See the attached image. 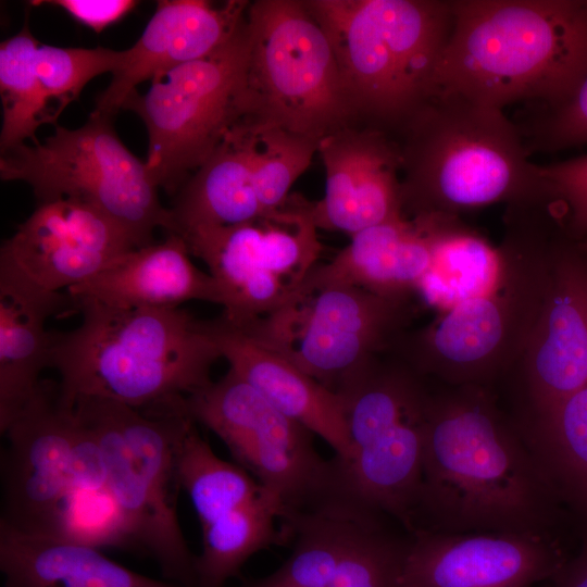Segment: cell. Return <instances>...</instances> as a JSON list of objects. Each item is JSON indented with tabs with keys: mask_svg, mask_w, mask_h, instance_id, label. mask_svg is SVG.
Instances as JSON below:
<instances>
[{
	"mask_svg": "<svg viewBox=\"0 0 587 587\" xmlns=\"http://www.w3.org/2000/svg\"><path fill=\"white\" fill-rule=\"evenodd\" d=\"M54 4L64 9L76 21L100 33L132 11L137 1L133 0H54L35 1L32 4Z\"/></svg>",
	"mask_w": 587,
	"mask_h": 587,
	"instance_id": "37",
	"label": "cell"
},
{
	"mask_svg": "<svg viewBox=\"0 0 587 587\" xmlns=\"http://www.w3.org/2000/svg\"><path fill=\"white\" fill-rule=\"evenodd\" d=\"M391 298L304 280L273 313L237 326L339 395L373 360L394 317Z\"/></svg>",
	"mask_w": 587,
	"mask_h": 587,
	"instance_id": "12",
	"label": "cell"
},
{
	"mask_svg": "<svg viewBox=\"0 0 587 587\" xmlns=\"http://www.w3.org/2000/svg\"><path fill=\"white\" fill-rule=\"evenodd\" d=\"M96 436L107 488L126 520L133 548L152 557L165 579L195 587L196 555L183 535L176 447L192 420L185 412L149 414L100 397L72 402Z\"/></svg>",
	"mask_w": 587,
	"mask_h": 587,
	"instance_id": "6",
	"label": "cell"
},
{
	"mask_svg": "<svg viewBox=\"0 0 587 587\" xmlns=\"http://www.w3.org/2000/svg\"><path fill=\"white\" fill-rule=\"evenodd\" d=\"M409 538L385 528L327 587H401Z\"/></svg>",
	"mask_w": 587,
	"mask_h": 587,
	"instance_id": "35",
	"label": "cell"
},
{
	"mask_svg": "<svg viewBox=\"0 0 587 587\" xmlns=\"http://www.w3.org/2000/svg\"><path fill=\"white\" fill-rule=\"evenodd\" d=\"M528 445L561 505L587 533V387L545 411Z\"/></svg>",
	"mask_w": 587,
	"mask_h": 587,
	"instance_id": "25",
	"label": "cell"
},
{
	"mask_svg": "<svg viewBox=\"0 0 587 587\" xmlns=\"http://www.w3.org/2000/svg\"><path fill=\"white\" fill-rule=\"evenodd\" d=\"M78 420L59 382L41 380L3 435L0 522L51 537L59 510L75 490L73 448Z\"/></svg>",
	"mask_w": 587,
	"mask_h": 587,
	"instance_id": "13",
	"label": "cell"
},
{
	"mask_svg": "<svg viewBox=\"0 0 587 587\" xmlns=\"http://www.w3.org/2000/svg\"><path fill=\"white\" fill-rule=\"evenodd\" d=\"M191 420L176 447L177 480L201 527L262 496L267 488L238 464L222 460Z\"/></svg>",
	"mask_w": 587,
	"mask_h": 587,
	"instance_id": "27",
	"label": "cell"
},
{
	"mask_svg": "<svg viewBox=\"0 0 587 587\" xmlns=\"http://www.w3.org/2000/svg\"><path fill=\"white\" fill-rule=\"evenodd\" d=\"M51 537L100 550L134 549L124 514L107 487L73 490L59 510Z\"/></svg>",
	"mask_w": 587,
	"mask_h": 587,
	"instance_id": "31",
	"label": "cell"
},
{
	"mask_svg": "<svg viewBox=\"0 0 587 587\" xmlns=\"http://www.w3.org/2000/svg\"><path fill=\"white\" fill-rule=\"evenodd\" d=\"M247 29L248 117L316 141L359 123L329 39L307 1L250 2Z\"/></svg>",
	"mask_w": 587,
	"mask_h": 587,
	"instance_id": "7",
	"label": "cell"
},
{
	"mask_svg": "<svg viewBox=\"0 0 587 587\" xmlns=\"http://www.w3.org/2000/svg\"><path fill=\"white\" fill-rule=\"evenodd\" d=\"M313 201L289 195L248 222L187 230L179 236L214 279L222 317L245 326L276 311L319 264L323 246Z\"/></svg>",
	"mask_w": 587,
	"mask_h": 587,
	"instance_id": "10",
	"label": "cell"
},
{
	"mask_svg": "<svg viewBox=\"0 0 587 587\" xmlns=\"http://www.w3.org/2000/svg\"><path fill=\"white\" fill-rule=\"evenodd\" d=\"M185 411L217 435L238 465L276 494L289 513L335 490V464L323 459L314 434L273 405L228 369L185 399Z\"/></svg>",
	"mask_w": 587,
	"mask_h": 587,
	"instance_id": "11",
	"label": "cell"
},
{
	"mask_svg": "<svg viewBox=\"0 0 587 587\" xmlns=\"http://www.w3.org/2000/svg\"><path fill=\"white\" fill-rule=\"evenodd\" d=\"M502 330V319L496 304L485 297H477L452 308L435 328L432 344L448 361L472 363L497 346Z\"/></svg>",
	"mask_w": 587,
	"mask_h": 587,
	"instance_id": "33",
	"label": "cell"
},
{
	"mask_svg": "<svg viewBox=\"0 0 587 587\" xmlns=\"http://www.w3.org/2000/svg\"><path fill=\"white\" fill-rule=\"evenodd\" d=\"M39 43L26 21L16 35L0 45L1 153L27 140L37 142V129L43 124L55 123L60 115L36 72L35 57Z\"/></svg>",
	"mask_w": 587,
	"mask_h": 587,
	"instance_id": "29",
	"label": "cell"
},
{
	"mask_svg": "<svg viewBox=\"0 0 587 587\" xmlns=\"http://www.w3.org/2000/svg\"><path fill=\"white\" fill-rule=\"evenodd\" d=\"M248 50L246 16L217 50L158 75L145 93L135 90L126 98L122 109L136 113L146 125L145 163L159 189L175 196L248 117Z\"/></svg>",
	"mask_w": 587,
	"mask_h": 587,
	"instance_id": "9",
	"label": "cell"
},
{
	"mask_svg": "<svg viewBox=\"0 0 587 587\" xmlns=\"http://www.w3.org/2000/svg\"><path fill=\"white\" fill-rule=\"evenodd\" d=\"M325 193L313 201L317 228L354 234L401 217L399 143L385 130L355 123L319 141Z\"/></svg>",
	"mask_w": 587,
	"mask_h": 587,
	"instance_id": "16",
	"label": "cell"
},
{
	"mask_svg": "<svg viewBox=\"0 0 587 587\" xmlns=\"http://www.w3.org/2000/svg\"><path fill=\"white\" fill-rule=\"evenodd\" d=\"M401 587H530L567 557L551 536L516 533L409 534Z\"/></svg>",
	"mask_w": 587,
	"mask_h": 587,
	"instance_id": "15",
	"label": "cell"
},
{
	"mask_svg": "<svg viewBox=\"0 0 587 587\" xmlns=\"http://www.w3.org/2000/svg\"><path fill=\"white\" fill-rule=\"evenodd\" d=\"M130 237L95 207L74 199L38 203L29 217L3 241L0 266L39 289L65 291L126 252Z\"/></svg>",
	"mask_w": 587,
	"mask_h": 587,
	"instance_id": "14",
	"label": "cell"
},
{
	"mask_svg": "<svg viewBox=\"0 0 587 587\" xmlns=\"http://www.w3.org/2000/svg\"><path fill=\"white\" fill-rule=\"evenodd\" d=\"M79 325L52 332L49 366L64 399L100 397L141 412L184 411L185 399L212 382L221 352L205 320L180 307L110 308L76 301Z\"/></svg>",
	"mask_w": 587,
	"mask_h": 587,
	"instance_id": "2",
	"label": "cell"
},
{
	"mask_svg": "<svg viewBox=\"0 0 587 587\" xmlns=\"http://www.w3.org/2000/svg\"><path fill=\"white\" fill-rule=\"evenodd\" d=\"M205 324L229 369L284 414L325 440L338 462L350 459L346 410L340 396L222 316L205 320Z\"/></svg>",
	"mask_w": 587,
	"mask_h": 587,
	"instance_id": "18",
	"label": "cell"
},
{
	"mask_svg": "<svg viewBox=\"0 0 587 587\" xmlns=\"http://www.w3.org/2000/svg\"><path fill=\"white\" fill-rule=\"evenodd\" d=\"M177 234L159 243L133 249L88 280L66 290L76 301L117 308H175L190 300L220 305L216 284L191 261Z\"/></svg>",
	"mask_w": 587,
	"mask_h": 587,
	"instance_id": "19",
	"label": "cell"
},
{
	"mask_svg": "<svg viewBox=\"0 0 587 587\" xmlns=\"http://www.w3.org/2000/svg\"><path fill=\"white\" fill-rule=\"evenodd\" d=\"M70 304L67 292L45 291L0 266L1 434L35 396L49 366L52 332L46 322Z\"/></svg>",
	"mask_w": 587,
	"mask_h": 587,
	"instance_id": "20",
	"label": "cell"
},
{
	"mask_svg": "<svg viewBox=\"0 0 587 587\" xmlns=\"http://www.w3.org/2000/svg\"><path fill=\"white\" fill-rule=\"evenodd\" d=\"M254 123L246 117L180 187L170 212L174 229L241 224L264 214L255 186Z\"/></svg>",
	"mask_w": 587,
	"mask_h": 587,
	"instance_id": "21",
	"label": "cell"
},
{
	"mask_svg": "<svg viewBox=\"0 0 587 587\" xmlns=\"http://www.w3.org/2000/svg\"><path fill=\"white\" fill-rule=\"evenodd\" d=\"M4 587H186L109 559L100 549L25 534L0 522Z\"/></svg>",
	"mask_w": 587,
	"mask_h": 587,
	"instance_id": "22",
	"label": "cell"
},
{
	"mask_svg": "<svg viewBox=\"0 0 587 587\" xmlns=\"http://www.w3.org/2000/svg\"><path fill=\"white\" fill-rule=\"evenodd\" d=\"M253 123L257 130L253 157L255 186L262 210L266 213L287 200L294 183L317 153L319 141L279 127Z\"/></svg>",
	"mask_w": 587,
	"mask_h": 587,
	"instance_id": "30",
	"label": "cell"
},
{
	"mask_svg": "<svg viewBox=\"0 0 587 587\" xmlns=\"http://www.w3.org/2000/svg\"><path fill=\"white\" fill-rule=\"evenodd\" d=\"M548 193L566 204L574 225L587 230V155L539 165Z\"/></svg>",
	"mask_w": 587,
	"mask_h": 587,
	"instance_id": "36",
	"label": "cell"
},
{
	"mask_svg": "<svg viewBox=\"0 0 587 587\" xmlns=\"http://www.w3.org/2000/svg\"><path fill=\"white\" fill-rule=\"evenodd\" d=\"M430 262L428 239L415 222L401 216L351 236L344 249L329 262L317 264L305 280L351 285L392 298L419 285Z\"/></svg>",
	"mask_w": 587,
	"mask_h": 587,
	"instance_id": "23",
	"label": "cell"
},
{
	"mask_svg": "<svg viewBox=\"0 0 587 587\" xmlns=\"http://www.w3.org/2000/svg\"><path fill=\"white\" fill-rule=\"evenodd\" d=\"M551 580L553 587H587V533L583 534L578 552L567 558Z\"/></svg>",
	"mask_w": 587,
	"mask_h": 587,
	"instance_id": "38",
	"label": "cell"
},
{
	"mask_svg": "<svg viewBox=\"0 0 587 587\" xmlns=\"http://www.w3.org/2000/svg\"><path fill=\"white\" fill-rule=\"evenodd\" d=\"M359 123L400 129L436 90L451 1L311 0ZM386 132V130H385Z\"/></svg>",
	"mask_w": 587,
	"mask_h": 587,
	"instance_id": "5",
	"label": "cell"
},
{
	"mask_svg": "<svg viewBox=\"0 0 587 587\" xmlns=\"http://www.w3.org/2000/svg\"><path fill=\"white\" fill-rule=\"evenodd\" d=\"M517 128L528 153L587 143V67L563 99L539 103L530 121Z\"/></svg>",
	"mask_w": 587,
	"mask_h": 587,
	"instance_id": "34",
	"label": "cell"
},
{
	"mask_svg": "<svg viewBox=\"0 0 587 587\" xmlns=\"http://www.w3.org/2000/svg\"><path fill=\"white\" fill-rule=\"evenodd\" d=\"M399 132L402 207L416 216L548 195L539 165L501 109L437 88Z\"/></svg>",
	"mask_w": 587,
	"mask_h": 587,
	"instance_id": "4",
	"label": "cell"
},
{
	"mask_svg": "<svg viewBox=\"0 0 587 587\" xmlns=\"http://www.w3.org/2000/svg\"><path fill=\"white\" fill-rule=\"evenodd\" d=\"M125 60V50L63 48L39 43L36 50L37 75L58 113L77 100L84 87L96 76L116 72Z\"/></svg>",
	"mask_w": 587,
	"mask_h": 587,
	"instance_id": "32",
	"label": "cell"
},
{
	"mask_svg": "<svg viewBox=\"0 0 587 587\" xmlns=\"http://www.w3.org/2000/svg\"><path fill=\"white\" fill-rule=\"evenodd\" d=\"M289 510L267 489L252 502L201 527L202 548L195 561V587H225L257 552L289 544Z\"/></svg>",
	"mask_w": 587,
	"mask_h": 587,
	"instance_id": "24",
	"label": "cell"
},
{
	"mask_svg": "<svg viewBox=\"0 0 587 587\" xmlns=\"http://www.w3.org/2000/svg\"><path fill=\"white\" fill-rule=\"evenodd\" d=\"M436 76L447 89L501 109L563 99L587 67V1L452 0Z\"/></svg>",
	"mask_w": 587,
	"mask_h": 587,
	"instance_id": "3",
	"label": "cell"
},
{
	"mask_svg": "<svg viewBox=\"0 0 587 587\" xmlns=\"http://www.w3.org/2000/svg\"><path fill=\"white\" fill-rule=\"evenodd\" d=\"M2 180L28 184L37 203L74 199L113 220L136 248L153 243L155 229H174L146 163L116 135L112 118L90 114L80 127L57 125L42 141L15 147L0 158Z\"/></svg>",
	"mask_w": 587,
	"mask_h": 587,
	"instance_id": "8",
	"label": "cell"
},
{
	"mask_svg": "<svg viewBox=\"0 0 587 587\" xmlns=\"http://www.w3.org/2000/svg\"><path fill=\"white\" fill-rule=\"evenodd\" d=\"M561 507L529 446L486 404L469 399L426 402L412 533L550 536Z\"/></svg>",
	"mask_w": 587,
	"mask_h": 587,
	"instance_id": "1",
	"label": "cell"
},
{
	"mask_svg": "<svg viewBox=\"0 0 587 587\" xmlns=\"http://www.w3.org/2000/svg\"><path fill=\"white\" fill-rule=\"evenodd\" d=\"M554 300L535 359V386L544 411L587 387V288L570 280Z\"/></svg>",
	"mask_w": 587,
	"mask_h": 587,
	"instance_id": "26",
	"label": "cell"
},
{
	"mask_svg": "<svg viewBox=\"0 0 587 587\" xmlns=\"http://www.w3.org/2000/svg\"><path fill=\"white\" fill-rule=\"evenodd\" d=\"M249 1L162 0L139 39L125 50L122 66L96 100V115L113 118L137 86L211 54L246 21Z\"/></svg>",
	"mask_w": 587,
	"mask_h": 587,
	"instance_id": "17",
	"label": "cell"
},
{
	"mask_svg": "<svg viewBox=\"0 0 587 587\" xmlns=\"http://www.w3.org/2000/svg\"><path fill=\"white\" fill-rule=\"evenodd\" d=\"M429 241L430 265L419 283L425 298L452 308L467 299L484 297L494 274L495 258L479 238L444 227L436 214L414 221Z\"/></svg>",
	"mask_w": 587,
	"mask_h": 587,
	"instance_id": "28",
	"label": "cell"
}]
</instances>
